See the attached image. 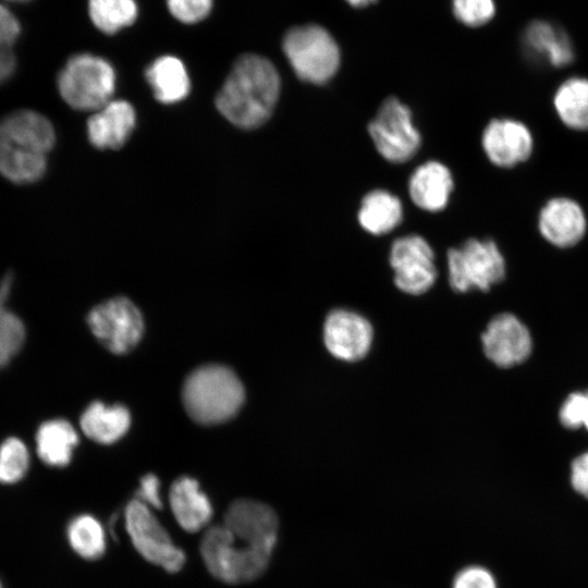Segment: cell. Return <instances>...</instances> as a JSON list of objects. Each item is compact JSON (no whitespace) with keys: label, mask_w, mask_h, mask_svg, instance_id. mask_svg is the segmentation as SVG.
I'll return each instance as SVG.
<instances>
[{"label":"cell","mask_w":588,"mask_h":588,"mask_svg":"<svg viewBox=\"0 0 588 588\" xmlns=\"http://www.w3.org/2000/svg\"><path fill=\"white\" fill-rule=\"evenodd\" d=\"M369 135L378 152L388 161L406 162L418 151L420 134L412 121V112L396 97L383 100L368 124Z\"/></svg>","instance_id":"obj_8"},{"label":"cell","mask_w":588,"mask_h":588,"mask_svg":"<svg viewBox=\"0 0 588 588\" xmlns=\"http://www.w3.org/2000/svg\"><path fill=\"white\" fill-rule=\"evenodd\" d=\"M538 230L553 246H574L586 234V213L576 200L564 196L553 197L539 211Z\"/></svg>","instance_id":"obj_15"},{"label":"cell","mask_w":588,"mask_h":588,"mask_svg":"<svg viewBox=\"0 0 588 588\" xmlns=\"http://www.w3.org/2000/svg\"><path fill=\"white\" fill-rule=\"evenodd\" d=\"M553 106L564 125L588 131V78L573 76L562 82L554 93Z\"/></svg>","instance_id":"obj_23"},{"label":"cell","mask_w":588,"mask_h":588,"mask_svg":"<svg viewBox=\"0 0 588 588\" xmlns=\"http://www.w3.org/2000/svg\"><path fill=\"white\" fill-rule=\"evenodd\" d=\"M169 500L175 520L185 531H199L211 519L210 500L194 478H177L171 486Z\"/></svg>","instance_id":"obj_19"},{"label":"cell","mask_w":588,"mask_h":588,"mask_svg":"<svg viewBox=\"0 0 588 588\" xmlns=\"http://www.w3.org/2000/svg\"><path fill=\"white\" fill-rule=\"evenodd\" d=\"M571 483L574 490L588 499V452L577 456L571 466Z\"/></svg>","instance_id":"obj_34"},{"label":"cell","mask_w":588,"mask_h":588,"mask_svg":"<svg viewBox=\"0 0 588 588\" xmlns=\"http://www.w3.org/2000/svg\"><path fill=\"white\" fill-rule=\"evenodd\" d=\"M78 436L72 425L63 419L42 424L37 432L36 443L39 457L50 466L69 464Z\"/></svg>","instance_id":"obj_24"},{"label":"cell","mask_w":588,"mask_h":588,"mask_svg":"<svg viewBox=\"0 0 588 588\" xmlns=\"http://www.w3.org/2000/svg\"><path fill=\"white\" fill-rule=\"evenodd\" d=\"M160 482L156 475L147 474L140 478L139 488L136 492L139 501L148 507L161 509L162 500L159 494Z\"/></svg>","instance_id":"obj_33"},{"label":"cell","mask_w":588,"mask_h":588,"mask_svg":"<svg viewBox=\"0 0 588 588\" xmlns=\"http://www.w3.org/2000/svg\"><path fill=\"white\" fill-rule=\"evenodd\" d=\"M156 99L162 103H175L189 93L191 81L183 62L174 56L157 58L145 72Z\"/></svg>","instance_id":"obj_20"},{"label":"cell","mask_w":588,"mask_h":588,"mask_svg":"<svg viewBox=\"0 0 588 588\" xmlns=\"http://www.w3.org/2000/svg\"><path fill=\"white\" fill-rule=\"evenodd\" d=\"M29 466V456L25 444L15 438L7 439L0 445V482L20 481Z\"/></svg>","instance_id":"obj_27"},{"label":"cell","mask_w":588,"mask_h":588,"mask_svg":"<svg viewBox=\"0 0 588 588\" xmlns=\"http://www.w3.org/2000/svg\"><path fill=\"white\" fill-rule=\"evenodd\" d=\"M22 34V25L8 2L0 0V48H12Z\"/></svg>","instance_id":"obj_31"},{"label":"cell","mask_w":588,"mask_h":588,"mask_svg":"<svg viewBox=\"0 0 588 588\" xmlns=\"http://www.w3.org/2000/svg\"><path fill=\"white\" fill-rule=\"evenodd\" d=\"M433 260V250L422 236L411 234L396 238L389 256L396 287L412 295L427 292L437 279Z\"/></svg>","instance_id":"obj_11"},{"label":"cell","mask_w":588,"mask_h":588,"mask_svg":"<svg viewBox=\"0 0 588 588\" xmlns=\"http://www.w3.org/2000/svg\"><path fill=\"white\" fill-rule=\"evenodd\" d=\"M282 49L296 76L307 83H327L340 66L339 47L319 25L291 28L284 35Z\"/></svg>","instance_id":"obj_6"},{"label":"cell","mask_w":588,"mask_h":588,"mask_svg":"<svg viewBox=\"0 0 588 588\" xmlns=\"http://www.w3.org/2000/svg\"><path fill=\"white\" fill-rule=\"evenodd\" d=\"M278 530L277 514L269 505L238 499L228 506L223 524L206 530L200 555L216 578L228 584L247 583L266 571Z\"/></svg>","instance_id":"obj_1"},{"label":"cell","mask_w":588,"mask_h":588,"mask_svg":"<svg viewBox=\"0 0 588 588\" xmlns=\"http://www.w3.org/2000/svg\"><path fill=\"white\" fill-rule=\"evenodd\" d=\"M353 7L362 8L372 3L375 0H345Z\"/></svg>","instance_id":"obj_36"},{"label":"cell","mask_w":588,"mask_h":588,"mask_svg":"<svg viewBox=\"0 0 588 588\" xmlns=\"http://www.w3.org/2000/svg\"><path fill=\"white\" fill-rule=\"evenodd\" d=\"M57 87L71 108L95 112L112 100L115 72L103 58L91 53H77L72 56L59 72Z\"/></svg>","instance_id":"obj_5"},{"label":"cell","mask_w":588,"mask_h":588,"mask_svg":"<svg viewBox=\"0 0 588 588\" xmlns=\"http://www.w3.org/2000/svg\"><path fill=\"white\" fill-rule=\"evenodd\" d=\"M212 3V0H167L170 13L185 24L204 20L210 13Z\"/></svg>","instance_id":"obj_30"},{"label":"cell","mask_w":588,"mask_h":588,"mask_svg":"<svg viewBox=\"0 0 588 588\" xmlns=\"http://www.w3.org/2000/svg\"><path fill=\"white\" fill-rule=\"evenodd\" d=\"M486 356L499 367H512L529 356L532 341L527 327L514 315L493 317L481 335Z\"/></svg>","instance_id":"obj_14"},{"label":"cell","mask_w":588,"mask_h":588,"mask_svg":"<svg viewBox=\"0 0 588 588\" xmlns=\"http://www.w3.org/2000/svg\"><path fill=\"white\" fill-rule=\"evenodd\" d=\"M280 87L275 66L261 56L246 53L234 62L216 97V106L235 126L256 128L271 117Z\"/></svg>","instance_id":"obj_2"},{"label":"cell","mask_w":588,"mask_h":588,"mask_svg":"<svg viewBox=\"0 0 588 588\" xmlns=\"http://www.w3.org/2000/svg\"><path fill=\"white\" fill-rule=\"evenodd\" d=\"M451 171L439 161H427L411 175L408 192L413 203L427 211H440L453 189Z\"/></svg>","instance_id":"obj_18"},{"label":"cell","mask_w":588,"mask_h":588,"mask_svg":"<svg viewBox=\"0 0 588 588\" xmlns=\"http://www.w3.org/2000/svg\"><path fill=\"white\" fill-rule=\"evenodd\" d=\"M0 588H3L1 581H0Z\"/></svg>","instance_id":"obj_38"},{"label":"cell","mask_w":588,"mask_h":588,"mask_svg":"<svg viewBox=\"0 0 588 588\" xmlns=\"http://www.w3.org/2000/svg\"><path fill=\"white\" fill-rule=\"evenodd\" d=\"M453 13L467 26H482L493 19L495 2L494 0H453Z\"/></svg>","instance_id":"obj_28"},{"label":"cell","mask_w":588,"mask_h":588,"mask_svg":"<svg viewBox=\"0 0 588 588\" xmlns=\"http://www.w3.org/2000/svg\"><path fill=\"white\" fill-rule=\"evenodd\" d=\"M453 588H497V585L488 569L480 566H469L456 575Z\"/></svg>","instance_id":"obj_32"},{"label":"cell","mask_w":588,"mask_h":588,"mask_svg":"<svg viewBox=\"0 0 588 588\" xmlns=\"http://www.w3.org/2000/svg\"><path fill=\"white\" fill-rule=\"evenodd\" d=\"M357 218L365 231L373 235H382L401 223L402 204L395 195L384 189H375L362 199Z\"/></svg>","instance_id":"obj_22"},{"label":"cell","mask_w":588,"mask_h":588,"mask_svg":"<svg viewBox=\"0 0 588 588\" xmlns=\"http://www.w3.org/2000/svg\"><path fill=\"white\" fill-rule=\"evenodd\" d=\"M125 527L134 548L145 560L169 573L183 567L186 560L183 550L174 544L145 503L135 499L127 504Z\"/></svg>","instance_id":"obj_9"},{"label":"cell","mask_w":588,"mask_h":588,"mask_svg":"<svg viewBox=\"0 0 588 588\" xmlns=\"http://www.w3.org/2000/svg\"><path fill=\"white\" fill-rule=\"evenodd\" d=\"M87 322L98 341L114 354L132 351L144 331L140 311L126 297H114L95 306Z\"/></svg>","instance_id":"obj_10"},{"label":"cell","mask_w":588,"mask_h":588,"mask_svg":"<svg viewBox=\"0 0 588 588\" xmlns=\"http://www.w3.org/2000/svg\"><path fill=\"white\" fill-rule=\"evenodd\" d=\"M16 65V57L12 48H0V85L13 76Z\"/></svg>","instance_id":"obj_35"},{"label":"cell","mask_w":588,"mask_h":588,"mask_svg":"<svg viewBox=\"0 0 588 588\" xmlns=\"http://www.w3.org/2000/svg\"><path fill=\"white\" fill-rule=\"evenodd\" d=\"M449 282L455 292L488 291L505 277L504 257L492 240L469 238L448 249Z\"/></svg>","instance_id":"obj_7"},{"label":"cell","mask_w":588,"mask_h":588,"mask_svg":"<svg viewBox=\"0 0 588 588\" xmlns=\"http://www.w3.org/2000/svg\"><path fill=\"white\" fill-rule=\"evenodd\" d=\"M563 426L574 429L584 426L588 429V391L574 392L564 401L560 413Z\"/></svg>","instance_id":"obj_29"},{"label":"cell","mask_w":588,"mask_h":588,"mask_svg":"<svg viewBox=\"0 0 588 588\" xmlns=\"http://www.w3.org/2000/svg\"><path fill=\"white\" fill-rule=\"evenodd\" d=\"M372 327L367 318L345 308L331 310L323 323V343L338 359L356 362L370 350Z\"/></svg>","instance_id":"obj_12"},{"label":"cell","mask_w":588,"mask_h":588,"mask_svg":"<svg viewBox=\"0 0 588 588\" xmlns=\"http://www.w3.org/2000/svg\"><path fill=\"white\" fill-rule=\"evenodd\" d=\"M93 24L106 34H114L133 24L137 17L135 0H88Z\"/></svg>","instance_id":"obj_26"},{"label":"cell","mask_w":588,"mask_h":588,"mask_svg":"<svg viewBox=\"0 0 588 588\" xmlns=\"http://www.w3.org/2000/svg\"><path fill=\"white\" fill-rule=\"evenodd\" d=\"M136 122L135 110L126 100H110L87 121V136L99 149H118L125 144Z\"/></svg>","instance_id":"obj_16"},{"label":"cell","mask_w":588,"mask_h":588,"mask_svg":"<svg viewBox=\"0 0 588 588\" xmlns=\"http://www.w3.org/2000/svg\"><path fill=\"white\" fill-rule=\"evenodd\" d=\"M79 422L89 439L110 444L125 434L131 424V415L121 404L106 406L101 402H94L82 414Z\"/></svg>","instance_id":"obj_21"},{"label":"cell","mask_w":588,"mask_h":588,"mask_svg":"<svg viewBox=\"0 0 588 588\" xmlns=\"http://www.w3.org/2000/svg\"><path fill=\"white\" fill-rule=\"evenodd\" d=\"M56 142L51 122L39 112L17 110L0 120V174L16 184L42 177Z\"/></svg>","instance_id":"obj_3"},{"label":"cell","mask_w":588,"mask_h":588,"mask_svg":"<svg viewBox=\"0 0 588 588\" xmlns=\"http://www.w3.org/2000/svg\"><path fill=\"white\" fill-rule=\"evenodd\" d=\"M68 541L75 553L85 560H97L106 552V534L97 518L81 514L66 527Z\"/></svg>","instance_id":"obj_25"},{"label":"cell","mask_w":588,"mask_h":588,"mask_svg":"<svg viewBox=\"0 0 588 588\" xmlns=\"http://www.w3.org/2000/svg\"><path fill=\"white\" fill-rule=\"evenodd\" d=\"M245 400L244 385L236 373L223 365H204L192 371L182 389L188 416L201 425L231 419Z\"/></svg>","instance_id":"obj_4"},{"label":"cell","mask_w":588,"mask_h":588,"mask_svg":"<svg viewBox=\"0 0 588 588\" xmlns=\"http://www.w3.org/2000/svg\"><path fill=\"white\" fill-rule=\"evenodd\" d=\"M4 1L8 3H26V2H29L30 0H4Z\"/></svg>","instance_id":"obj_37"},{"label":"cell","mask_w":588,"mask_h":588,"mask_svg":"<svg viewBox=\"0 0 588 588\" xmlns=\"http://www.w3.org/2000/svg\"><path fill=\"white\" fill-rule=\"evenodd\" d=\"M527 54L554 68L568 65L575 54L569 36L556 24L536 20L523 33Z\"/></svg>","instance_id":"obj_17"},{"label":"cell","mask_w":588,"mask_h":588,"mask_svg":"<svg viewBox=\"0 0 588 588\" xmlns=\"http://www.w3.org/2000/svg\"><path fill=\"white\" fill-rule=\"evenodd\" d=\"M481 145L491 163L513 168L531 156L534 137L529 127L518 120L493 119L482 132Z\"/></svg>","instance_id":"obj_13"}]
</instances>
